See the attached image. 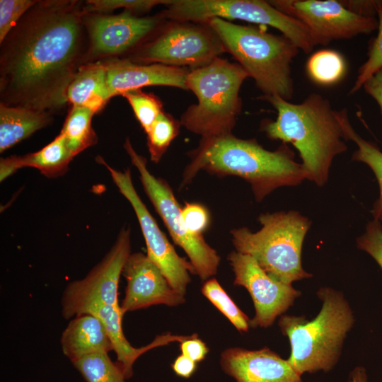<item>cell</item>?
<instances>
[{
    "label": "cell",
    "instance_id": "cell-1",
    "mask_svg": "<svg viewBox=\"0 0 382 382\" xmlns=\"http://www.w3.org/2000/svg\"><path fill=\"white\" fill-rule=\"evenodd\" d=\"M85 3L40 0L0 43V103L53 113L87 62Z\"/></svg>",
    "mask_w": 382,
    "mask_h": 382
},
{
    "label": "cell",
    "instance_id": "cell-2",
    "mask_svg": "<svg viewBox=\"0 0 382 382\" xmlns=\"http://www.w3.org/2000/svg\"><path fill=\"white\" fill-rule=\"evenodd\" d=\"M190 158L182 186L189 184L200 170L218 176L236 175L250 184L257 202L278 187L297 185L307 179L303 165L294 160L286 146L271 151L255 139H242L232 134L201 139Z\"/></svg>",
    "mask_w": 382,
    "mask_h": 382
},
{
    "label": "cell",
    "instance_id": "cell-3",
    "mask_svg": "<svg viewBox=\"0 0 382 382\" xmlns=\"http://www.w3.org/2000/svg\"><path fill=\"white\" fill-rule=\"evenodd\" d=\"M260 98L277 112V119L264 120L261 129L270 139L291 143L299 153L307 179L323 186L334 158L347 151L337 110L316 93L298 104L278 96Z\"/></svg>",
    "mask_w": 382,
    "mask_h": 382
},
{
    "label": "cell",
    "instance_id": "cell-4",
    "mask_svg": "<svg viewBox=\"0 0 382 382\" xmlns=\"http://www.w3.org/2000/svg\"><path fill=\"white\" fill-rule=\"evenodd\" d=\"M317 295L323 305L314 319L282 316L279 320L282 334L290 342L291 354L287 361L300 376L331 369L354 323L352 311L342 293L325 287Z\"/></svg>",
    "mask_w": 382,
    "mask_h": 382
},
{
    "label": "cell",
    "instance_id": "cell-5",
    "mask_svg": "<svg viewBox=\"0 0 382 382\" xmlns=\"http://www.w3.org/2000/svg\"><path fill=\"white\" fill-rule=\"evenodd\" d=\"M206 23L216 33L226 52L254 79L263 96H278L286 100L292 98L291 63L299 49L291 40L283 35L219 18Z\"/></svg>",
    "mask_w": 382,
    "mask_h": 382
},
{
    "label": "cell",
    "instance_id": "cell-6",
    "mask_svg": "<svg viewBox=\"0 0 382 382\" xmlns=\"http://www.w3.org/2000/svg\"><path fill=\"white\" fill-rule=\"evenodd\" d=\"M248 77L239 64L220 57L191 69L187 86L196 96L197 103L183 114L180 124L201 139L232 134L242 107L240 89Z\"/></svg>",
    "mask_w": 382,
    "mask_h": 382
},
{
    "label": "cell",
    "instance_id": "cell-7",
    "mask_svg": "<svg viewBox=\"0 0 382 382\" xmlns=\"http://www.w3.org/2000/svg\"><path fill=\"white\" fill-rule=\"evenodd\" d=\"M262 228L253 233L242 227L231 231L236 251L253 257L272 278L288 284L311 277L301 265L303 239L309 219L297 212L262 214Z\"/></svg>",
    "mask_w": 382,
    "mask_h": 382
},
{
    "label": "cell",
    "instance_id": "cell-8",
    "mask_svg": "<svg viewBox=\"0 0 382 382\" xmlns=\"http://www.w3.org/2000/svg\"><path fill=\"white\" fill-rule=\"evenodd\" d=\"M166 6L161 15L173 21L204 23L213 18L241 20L279 30L305 53H310L316 46L303 23L277 10L268 1L170 0Z\"/></svg>",
    "mask_w": 382,
    "mask_h": 382
},
{
    "label": "cell",
    "instance_id": "cell-9",
    "mask_svg": "<svg viewBox=\"0 0 382 382\" xmlns=\"http://www.w3.org/2000/svg\"><path fill=\"white\" fill-rule=\"evenodd\" d=\"M124 149L137 169L144 192L162 219L174 243L183 249L202 280H207L217 272L220 257L204 240L202 234L191 232L182 216V208L168 183L155 177L147 168L146 158L139 154L129 138Z\"/></svg>",
    "mask_w": 382,
    "mask_h": 382
},
{
    "label": "cell",
    "instance_id": "cell-10",
    "mask_svg": "<svg viewBox=\"0 0 382 382\" xmlns=\"http://www.w3.org/2000/svg\"><path fill=\"white\" fill-rule=\"evenodd\" d=\"M226 52L207 23L178 22L166 26L132 51L128 59L139 64H162L192 69L208 64Z\"/></svg>",
    "mask_w": 382,
    "mask_h": 382
},
{
    "label": "cell",
    "instance_id": "cell-11",
    "mask_svg": "<svg viewBox=\"0 0 382 382\" xmlns=\"http://www.w3.org/2000/svg\"><path fill=\"white\" fill-rule=\"evenodd\" d=\"M96 159L108 169L120 193L131 204L146 242L147 257L159 268L170 286L185 296L187 286L191 281L189 272L195 274L194 268L190 262L177 254L149 213L135 190L130 169L120 171L110 166L100 156H98Z\"/></svg>",
    "mask_w": 382,
    "mask_h": 382
},
{
    "label": "cell",
    "instance_id": "cell-12",
    "mask_svg": "<svg viewBox=\"0 0 382 382\" xmlns=\"http://www.w3.org/2000/svg\"><path fill=\"white\" fill-rule=\"evenodd\" d=\"M269 3L281 12L303 23L315 45H328L335 40L369 34L378 28L374 16L356 13L335 0H272Z\"/></svg>",
    "mask_w": 382,
    "mask_h": 382
},
{
    "label": "cell",
    "instance_id": "cell-13",
    "mask_svg": "<svg viewBox=\"0 0 382 382\" xmlns=\"http://www.w3.org/2000/svg\"><path fill=\"white\" fill-rule=\"evenodd\" d=\"M162 18L161 14L140 17L129 11L115 15L86 11L87 62L131 53L151 37Z\"/></svg>",
    "mask_w": 382,
    "mask_h": 382
},
{
    "label": "cell",
    "instance_id": "cell-14",
    "mask_svg": "<svg viewBox=\"0 0 382 382\" xmlns=\"http://www.w3.org/2000/svg\"><path fill=\"white\" fill-rule=\"evenodd\" d=\"M228 260L234 273V284L244 286L252 297L255 309V317L250 320L253 328L271 326L301 295L291 284L270 277L249 255L234 251Z\"/></svg>",
    "mask_w": 382,
    "mask_h": 382
},
{
    "label": "cell",
    "instance_id": "cell-15",
    "mask_svg": "<svg viewBox=\"0 0 382 382\" xmlns=\"http://www.w3.org/2000/svg\"><path fill=\"white\" fill-rule=\"evenodd\" d=\"M130 251V228L124 226L102 260L84 278L66 286L62 298V313L88 301L120 307L119 281Z\"/></svg>",
    "mask_w": 382,
    "mask_h": 382
},
{
    "label": "cell",
    "instance_id": "cell-16",
    "mask_svg": "<svg viewBox=\"0 0 382 382\" xmlns=\"http://www.w3.org/2000/svg\"><path fill=\"white\" fill-rule=\"evenodd\" d=\"M122 274L127 281L120 304L124 314L154 305L175 306L185 301V296L175 291L159 268L141 252L129 255Z\"/></svg>",
    "mask_w": 382,
    "mask_h": 382
},
{
    "label": "cell",
    "instance_id": "cell-17",
    "mask_svg": "<svg viewBox=\"0 0 382 382\" xmlns=\"http://www.w3.org/2000/svg\"><path fill=\"white\" fill-rule=\"evenodd\" d=\"M106 67L111 98L149 86H170L187 90L189 70L162 64H139L127 58L102 60Z\"/></svg>",
    "mask_w": 382,
    "mask_h": 382
},
{
    "label": "cell",
    "instance_id": "cell-18",
    "mask_svg": "<svg viewBox=\"0 0 382 382\" xmlns=\"http://www.w3.org/2000/svg\"><path fill=\"white\" fill-rule=\"evenodd\" d=\"M81 314H91L99 318L103 323L112 342L113 351L116 354V364L119 366L126 379L133 375V365L146 352L166 345L173 342H181L189 336L175 335L166 333L158 335L150 344L139 348L134 347L125 337L122 330L123 312L120 307H114L99 302L88 301L77 304L64 313L66 319Z\"/></svg>",
    "mask_w": 382,
    "mask_h": 382
},
{
    "label": "cell",
    "instance_id": "cell-19",
    "mask_svg": "<svg viewBox=\"0 0 382 382\" xmlns=\"http://www.w3.org/2000/svg\"><path fill=\"white\" fill-rule=\"evenodd\" d=\"M221 364L237 382H302L287 360L267 347L227 349L221 354Z\"/></svg>",
    "mask_w": 382,
    "mask_h": 382
},
{
    "label": "cell",
    "instance_id": "cell-20",
    "mask_svg": "<svg viewBox=\"0 0 382 382\" xmlns=\"http://www.w3.org/2000/svg\"><path fill=\"white\" fill-rule=\"evenodd\" d=\"M60 343L63 354L71 361L91 354L113 351L103 323L91 314L74 317L63 331Z\"/></svg>",
    "mask_w": 382,
    "mask_h": 382
},
{
    "label": "cell",
    "instance_id": "cell-21",
    "mask_svg": "<svg viewBox=\"0 0 382 382\" xmlns=\"http://www.w3.org/2000/svg\"><path fill=\"white\" fill-rule=\"evenodd\" d=\"M74 156L60 133L42 149L23 156H10L0 161V180L22 168H34L47 178L64 174Z\"/></svg>",
    "mask_w": 382,
    "mask_h": 382
},
{
    "label": "cell",
    "instance_id": "cell-22",
    "mask_svg": "<svg viewBox=\"0 0 382 382\" xmlns=\"http://www.w3.org/2000/svg\"><path fill=\"white\" fill-rule=\"evenodd\" d=\"M70 106L87 108L95 113L102 110L111 98L106 67L102 60L81 65L66 92Z\"/></svg>",
    "mask_w": 382,
    "mask_h": 382
},
{
    "label": "cell",
    "instance_id": "cell-23",
    "mask_svg": "<svg viewBox=\"0 0 382 382\" xmlns=\"http://www.w3.org/2000/svg\"><path fill=\"white\" fill-rule=\"evenodd\" d=\"M51 120L48 112L0 103V152L27 139Z\"/></svg>",
    "mask_w": 382,
    "mask_h": 382
},
{
    "label": "cell",
    "instance_id": "cell-24",
    "mask_svg": "<svg viewBox=\"0 0 382 382\" xmlns=\"http://www.w3.org/2000/svg\"><path fill=\"white\" fill-rule=\"evenodd\" d=\"M345 140H352L357 145L352 160L368 165L376 175L379 186V197L374 204L372 214L374 219L382 220V152L369 141L364 140L353 129L345 109L337 110Z\"/></svg>",
    "mask_w": 382,
    "mask_h": 382
},
{
    "label": "cell",
    "instance_id": "cell-25",
    "mask_svg": "<svg viewBox=\"0 0 382 382\" xmlns=\"http://www.w3.org/2000/svg\"><path fill=\"white\" fill-rule=\"evenodd\" d=\"M95 114L85 107H70L60 134L74 157L98 142V136L92 127Z\"/></svg>",
    "mask_w": 382,
    "mask_h": 382
},
{
    "label": "cell",
    "instance_id": "cell-26",
    "mask_svg": "<svg viewBox=\"0 0 382 382\" xmlns=\"http://www.w3.org/2000/svg\"><path fill=\"white\" fill-rule=\"evenodd\" d=\"M306 71L314 82L321 85H331L343 78L346 64L343 57L337 52L323 50L309 57Z\"/></svg>",
    "mask_w": 382,
    "mask_h": 382
},
{
    "label": "cell",
    "instance_id": "cell-27",
    "mask_svg": "<svg viewBox=\"0 0 382 382\" xmlns=\"http://www.w3.org/2000/svg\"><path fill=\"white\" fill-rule=\"evenodd\" d=\"M108 353H95L71 361L86 382H125V377Z\"/></svg>",
    "mask_w": 382,
    "mask_h": 382
},
{
    "label": "cell",
    "instance_id": "cell-28",
    "mask_svg": "<svg viewBox=\"0 0 382 382\" xmlns=\"http://www.w3.org/2000/svg\"><path fill=\"white\" fill-rule=\"evenodd\" d=\"M180 122L163 112L146 132L147 146L152 162L158 163L180 132Z\"/></svg>",
    "mask_w": 382,
    "mask_h": 382
},
{
    "label": "cell",
    "instance_id": "cell-29",
    "mask_svg": "<svg viewBox=\"0 0 382 382\" xmlns=\"http://www.w3.org/2000/svg\"><path fill=\"white\" fill-rule=\"evenodd\" d=\"M201 291L238 331L247 332L248 330L249 318L233 301L216 279H207L203 284Z\"/></svg>",
    "mask_w": 382,
    "mask_h": 382
},
{
    "label": "cell",
    "instance_id": "cell-30",
    "mask_svg": "<svg viewBox=\"0 0 382 382\" xmlns=\"http://www.w3.org/2000/svg\"><path fill=\"white\" fill-rule=\"evenodd\" d=\"M123 96L130 105L134 115L145 133L157 117L164 112L161 100L152 93L141 89L124 93Z\"/></svg>",
    "mask_w": 382,
    "mask_h": 382
},
{
    "label": "cell",
    "instance_id": "cell-31",
    "mask_svg": "<svg viewBox=\"0 0 382 382\" xmlns=\"http://www.w3.org/2000/svg\"><path fill=\"white\" fill-rule=\"evenodd\" d=\"M376 14L378 18V35L371 45L368 59L359 69L349 94L359 91L369 78L382 68V2L376 8Z\"/></svg>",
    "mask_w": 382,
    "mask_h": 382
},
{
    "label": "cell",
    "instance_id": "cell-32",
    "mask_svg": "<svg viewBox=\"0 0 382 382\" xmlns=\"http://www.w3.org/2000/svg\"><path fill=\"white\" fill-rule=\"evenodd\" d=\"M170 0H88L85 3L87 12L107 13L111 11L125 8L132 13L150 11L154 6L167 5Z\"/></svg>",
    "mask_w": 382,
    "mask_h": 382
},
{
    "label": "cell",
    "instance_id": "cell-33",
    "mask_svg": "<svg viewBox=\"0 0 382 382\" xmlns=\"http://www.w3.org/2000/svg\"><path fill=\"white\" fill-rule=\"evenodd\" d=\"M37 1L36 0L0 1V43Z\"/></svg>",
    "mask_w": 382,
    "mask_h": 382
},
{
    "label": "cell",
    "instance_id": "cell-34",
    "mask_svg": "<svg viewBox=\"0 0 382 382\" xmlns=\"http://www.w3.org/2000/svg\"><path fill=\"white\" fill-rule=\"evenodd\" d=\"M357 247L369 253L382 269V226L374 219L366 225V231L357 240Z\"/></svg>",
    "mask_w": 382,
    "mask_h": 382
},
{
    "label": "cell",
    "instance_id": "cell-35",
    "mask_svg": "<svg viewBox=\"0 0 382 382\" xmlns=\"http://www.w3.org/2000/svg\"><path fill=\"white\" fill-rule=\"evenodd\" d=\"M182 216L187 228L194 233L202 234L209 224L207 208L197 203H186L182 208Z\"/></svg>",
    "mask_w": 382,
    "mask_h": 382
},
{
    "label": "cell",
    "instance_id": "cell-36",
    "mask_svg": "<svg viewBox=\"0 0 382 382\" xmlns=\"http://www.w3.org/2000/svg\"><path fill=\"white\" fill-rule=\"evenodd\" d=\"M182 354L195 362L202 361L209 352L206 344L194 334L180 342Z\"/></svg>",
    "mask_w": 382,
    "mask_h": 382
},
{
    "label": "cell",
    "instance_id": "cell-37",
    "mask_svg": "<svg viewBox=\"0 0 382 382\" xmlns=\"http://www.w3.org/2000/svg\"><path fill=\"white\" fill-rule=\"evenodd\" d=\"M363 86L366 93L378 103L382 115V68L369 78Z\"/></svg>",
    "mask_w": 382,
    "mask_h": 382
},
{
    "label": "cell",
    "instance_id": "cell-38",
    "mask_svg": "<svg viewBox=\"0 0 382 382\" xmlns=\"http://www.w3.org/2000/svg\"><path fill=\"white\" fill-rule=\"evenodd\" d=\"M175 373L183 378H190L196 369V363L189 357L181 354L178 356L172 365Z\"/></svg>",
    "mask_w": 382,
    "mask_h": 382
},
{
    "label": "cell",
    "instance_id": "cell-39",
    "mask_svg": "<svg viewBox=\"0 0 382 382\" xmlns=\"http://www.w3.org/2000/svg\"><path fill=\"white\" fill-rule=\"evenodd\" d=\"M349 382H367L365 369L363 367H356L349 374Z\"/></svg>",
    "mask_w": 382,
    "mask_h": 382
}]
</instances>
